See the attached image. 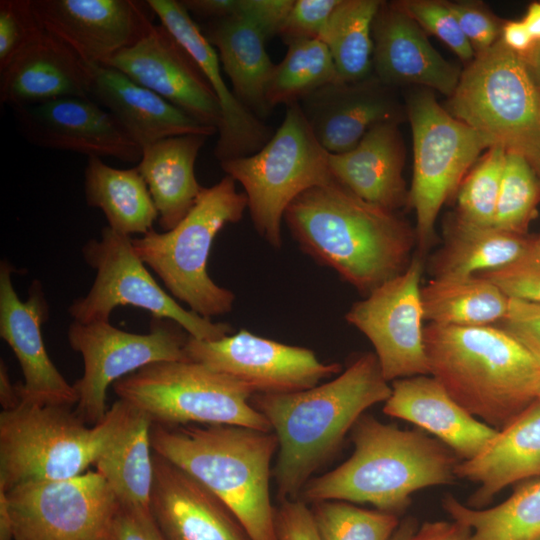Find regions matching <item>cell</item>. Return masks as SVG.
<instances>
[{"mask_svg": "<svg viewBox=\"0 0 540 540\" xmlns=\"http://www.w3.org/2000/svg\"><path fill=\"white\" fill-rule=\"evenodd\" d=\"M372 36V68L382 83L421 85L452 96L462 71L431 45L423 29L396 2H382Z\"/></svg>", "mask_w": 540, "mask_h": 540, "instance_id": "obj_24", "label": "cell"}, {"mask_svg": "<svg viewBox=\"0 0 540 540\" xmlns=\"http://www.w3.org/2000/svg\"><path fill=\"white\" fill-rule=\"evenodd\" d=\"M115 540H166L151 510L119 506L114 523Z\"/></svg>", "mask_w": 540, "mask_h": 540, "instance_id": "obj_50", "label": "cell"}, {"mask_svg": "<svg viewBox=\"0 0 540 540\" xmlns=\"http://www.w3.org/2000/svg\"><path fill=\"white\" fill-rule=\"evenodd\" d=\"M12 540H115L120 503L97 471L0 491Z\"/></svg>", "mask_w": 540, "mask_h": 540, "instance_id": "obj_13", "label": "cell"}, {"mask_svg": "<svg viewBox=\"0 0 540 540\" xmlns=\"http://www.w3.org/2000/svg\"><path fill=\"white\" fill-rule=\"evenodd\" d=\"M295 0H241L239 14L271 38L279 34Z\"/></svg>", "mask_w": 540, "mask_h": 540, "instance_id": "obj_49", "label": "cell"}, {"mask_svg": "<svg viewBox=\"0 0 540 540\" xmlns=\"http://www.w3.org/2000/svg\"><path fill=\"white\" fill-rule=\"evenodd\" d=\"M156 18L194 58L221 109V123L214 155L221 162L249 156L260 150L272 137L271 128L252 113L229 89L221 74L215 48L196 24L181 1L147 0Z\"/></svg>", "mask_w": 540, "mask_h": 540, "instance_id": "obj_21", "label": "cell"}, {"mask_svg": "<svg viewBox=\"0 0 540 540\" xmlns=\"http://www.w3.org/2000/svg\"><path fill=\"white\" fill-rule=\"evenodd\" d=\"M20 134L31 144L89 157L138 163L142 148L90 97H63L13 110Z\"/></svg>", "mask_w": 540, "mask_h": 540, "instance_id": "obj_19", "label": "cell"}, {"mask_svg": "<svg viewBox=\"0 0 540 540\" xmlns=\"http://www.w3.org/2000/svg\"><path fill=\"white\" fill-rule=\"evenodd\" d=\"M203 33L217 51L236 97L257 117H266L271 110L266 90L275 64L266 51L267 38L262 31L247 18L235 15L210 20Z\"/></svg>", "mask_w": 540, "mask_h": 540, "instance_id": "obj_31", "label": "cell"}, {"mask_svg": "<svg viewBox=\"0 0 540 540\" xmlns=\"http://www.w3.org/2000/svg\"><path fill=\"white\" fill-rule=\"evenodd\" d=\"M105 65L218 130L222 115L212 87L194 58L162 24H153L136 43Z\"/></svg>", "mask_w": 540, "mask_h": 540, "instance_id": "obj_18", "label": "cell"}, {"mask_svg": "<svg viewBox=\"0 0 540 540\" xmlns=\"http://www.w3.org/2000/svg\"><path fill=\"white\" fill-rule=\"evenodd\" d=\"M422 272L421 257L413 256L402 273L355 302L345 315L373 345L388 382L429 375L423 336Z\"/></svg>", "mask_w": 540, "mask_h": 540, "instance_id": "obj_15", "label": "cell"}, {"mask_svg": "<svg viewBox=\"0 0 540 540\" xmlns=\"http://www.w3.org/2000/svg\"><path fill=\"white\" fill-rule=\"evenodd\" d=\"M284 219L305 252L366 296L407 268L416 241L415 230L394 211L335 179L299 195Z\"/></svg>", "mask_w": 540, "mask_h": 540, "instance_id": "obj_2", "label": "cell"}, {"mask_svg": "<svg viewBox=\"0 0 540 540\" xmlns=\"http://www.w3.org/2000/svg\"><path fill=\"white\" fill-rule=\"evenodd\" d=\"M535 244H536V247L538 248V250L540 251V236L535 237Z\"/></svg>", "mask_w": 540, "mask_h": 540, "instance_id": "obj_58", "label": "cell"}, {"mask_svg": "<svg viewBox=\"0 0 540 540\" xmlns=\"http://www.w3.org/2000/svg\"><path fill=\"white\" fill-rule=\"evenodd\" d=\"M540 202V180L520 154L506 152L494 224L501 230L526 235Z\"/></svg>", "mask_w": 540, "mask_h": 540, "instance_id": "obj_39", "label": "cell"}, {"mask_svg": "<svg viewBox=\"0 0 540 540\" xmlns=\"http://www.w3.org/2000/svg\"><path fill=\"white\" fill-rule=\"evenodd\" d=\"M424 320L444 326H485L506 315L509 298L480 275L433 278L421 288Z\"/></svg>", "mask_w": 540, "mask_h": 540, "instance_id": "obj_35", "label": "cell"}, {"mask_svg": "<svg viewBox=\"0 0 540 540\" xmlns=\"http://www.w3.org/2000/svg\"><path fill=\"white\" fill-rule=\"evenodd\" d=\"M534 238L479 226L455 215L445 228V242L432 261L434 278L468 277L504 267L523 256Z\"/></svg>", "mask_w": 540, "mask_h": 540, "instance_id": "obj_32", "label": "cell"}, {"mask_svg": "<svg viewBox=\"0 0 540 540\" xmlns=\"http://www.w3.org/2000/svg\"><path fill=\"white\" fill-rule=\"evenodd\" d=\"M72 406L21 401L0 413V491L33 481L69 479L95 461L126 422L132 406L118 399L87 425Z\"/></svg>", "mask_w": 540, "mask_h": 540, "instance_id": "obj_6", "label": "cell"}, {"mask_svg": "<svg viewBox=\"0 0 540 540\" xmlns=\"http://www.w3.org/2000/svg\"><path fill=\"white\" fill-rule=\"evenodd\" d=\"M471 530L465 524L453 520L425 522L417 528L410 540H470Z\"/></svg>", "mask_w": 540, "mask_h": 540, "instance_id": "obj_51", "label": "cell"}, {"mask_svg": "<svg viewBox=\"0 0 540 540\" xmlns=\"http://www.w3.org/2000/svg\"><path fill=\"white\" fill-rule=\"evenodd\" d=\"M500 40L508 49L520 56L526 55L535 45L522 20L504 21Z\"/></svg>", "mask_w": 540, "mask_h": 540, "instance_id": "obj_53", "label": "cell"}, {"mask_svg": "<svg viewBox=\"0 0 540 540\" xmlns=\"http://www.w3.org/2000/svg\"><path fill=\"white\" fill-rule=\"evenodd\" d=\"M425 31L447 45L461 60L471 62L475 51L465 37L449 2L405 0L396 2Z\"/></svg>", "mask_w": 540, "mask_h": 540, "instance_id": "obj_42", "label": "cell"}, {"mask_svg": "<svg viewBox=\"0 0 540 540\" xmlns=\"http://www.w3.org/2000/svg\"><path fill=\"white\" fill-rule=\"evenodd\" d=\"M277 540H323L311 509L301 499L282 500L275 508Z\"/></svg>", "mask_w": 540, "mask_h": 540, "instance_id": "obj_48", "label": "cell"}, {"mask_svg": "<svg viewBox=\"0 0 540 540\" xmlns=\"http://www.w3.org/2000/svg\"><path fill=\"white\" fill-rule=\"evenodd\" d=\"M382 1L340 0L320 40L327 46L337 82H357L370 76L373 24Z\"/></svg>", "mask_w": 540, "mask_h": 540, "instance_id": "obj_37", "label": "cell"}, {"mask_svg": "<svg viewBox=\"0 0 540 540\" xmlns=\"http://www.w3.org/2000/svg\"><path fill=\"white\" fill-rule=\"evenodd\" d=\"M537 400L540 401V389H539V392H538Z\"/></svg>", "mask_w": 540, "mask_h": 540, "instance_id": "obj_59", "label": "cell"}, {"mask_svg": "<svg viewBox=\"0 0 540 540\" xmlns=\"http://www.w3.org/2000/svg\"><path fill=\"white\" fill-rule=\"evenodd\" d=\"M537 86L540 88V42L524 56H521Z\"/></svg>", "mask_w": 540, "mask_h": 540, "instance_id": "obj_56", "label": "cell"}, {"mask_svg": "<svg viewBox=\"0 0 540 540\" xmlns=\"http://www.w3.org/2000/svg\"><path fill=\"white\" fill-rule=\"evenodd\" d=\"M31 0L0 1V72L43 31Z\"/></svg>", "mask_w": 540, "mask_h": 540, "instance_id": "obj_43", "label": "cell"}, {"mask_svg": "<svg viewBox=\"0 0 540 540\" xmlns=\"http://www.w3.org/2000/svg\"><path fill=\"white\" fill-rule=\"evenodd\" d=\"M90 98L105 108L142 149L174 136H211L217 129L196 121L157 93L106 65H90Z\"/></svg>", "mask_w": 540, "mask_h": 540, "instance_id": "obj_26", "label": "cell"}, {"mask_svg": "<svg viewBox=\"0 0 540 540\" xmlns=\"http://www.w3.org/2000/svg\"><path fill=\"white\" fill-rule=\"evenodd\" d=\"M391 392L375 353L368 352L324 384L286 394H253L250 403L278 439L272 475L279 499H298L365 410L385 402Z\"/></svg>", "mask_w": 540, "mask_h": 540, "instance_id": "obj_1", "label": "cell"}, {"mask_svg": "<svg viewBox=\"0 0 540 540\" xmlns=\"http://www.w3.org/2000/svg\"><path fill=\"white\" fill-rule=\"evenodd\" d=\"M150 510L166 540H251L213 492L154 452Z\"/></svg>", "mask_w": 540, "mask_h": 540, "instance_id": "obj_22", "label": "cell"}, {"mask_svg": "<svg viewBox=\"0 0 540 540\" xmlns=\"http://www.w3.org/2000/svg\"><path fill=\"white\" fill-rule=\"evenodd\" d=\"M540 476V401L536 400L498 431L474 458L460 461L455 477L478 485L468 500L482 509L507 486Z\"/></svg>", "mask_w": 540, "mask_h": 540, "instance_id": "obj_28", "label": "cell"}, {"mask_svg": "<svg viewBox=\"0 0 540 540\" xmlns=\"http://www.w3.org/2000/svg\"><path fill=\"white\" fill-rule=\"evenodd\" d=\"M376 76L328 84L299 104L320 144L331 154L353 149L378 124L399 122L402 108Z\"/></svg>", "mask_w": 540, "mask_h": 540, "instance_id": "obj_23", "label": "cell"}, {"mask_svg": "<svg viewBox=\"0 0 540 540\" xmlns=\"http://www.w3.org/2000/svg\"><path fill=\"white\" fill-rule=\"evenodd\" d=\"M329 154L300 104L294 103L287 106L282 124L260 150L220 165L243 187L257 232L279 248L281 222L288 206L305 191L334 180Z\"/></svg>", "mask_w": 540, "mask_h": 540, "instance_id": "obj_10", "label": "cell"}, {"mask_svg": "<svg viewBox=\"0 0 540 540\" xmlns=\"http://www.w3.org/2000/svg\"><path fill=\"white\" fill-rule=\"evenodd\" d=\"M12 266L0 264V336L14 352L24 382L17 384L20 400L41 405L73 406L78 395L50 359L41 326L48 317V305L38 281L22 301L13 286Z\"/></svg>", "mask_w": 540, "mask_h": 540, "instance_id": "obj_20", "label": "cell"}, {"mask_svg": "<svg viewBox=\"0 0 540 540\" xmlns=\"http://www.w3.org/2000/svg\"><path fill=\"white\" fill-rule=\"evenodd\" d=\"M184 350L189 360L239 380L254 394L303 391L342 370L339 363L321 362L308 348L260 337L245 329L214 341L188 336Z\"/></svg>", "mask_w": 540, "mask_h": 540, "instance_id": "obj_16", "label": "cell"}, {"mask_svg": "<svg viewBox=\"0 0 540 540\" xmlns=\"http://www.w3.org/2000/svg\"><path fill=\"white\" fill-rule=\"evenodd\" d=\"M449 5L475 54L489 49L500 39L504 21L482 3L461 1Z\"/></svg>", "mask_w": 540, "mask_h": 540, "instance_id": "obj_46", "label": "cell"}, {"mask_svg": "<svg viewBox=\"0 0 540 540\" xmlns=\"http://www.w3.org/2000/svg\"><path fill=\"white\" fill-rule=\"evenodd\" d=\"M207 136L169 137L142 149L137 169L143 177L164 231L173 229L192 209L203 187L195 162Z\"/></svg>", "mask_w": 540, "mask_h": 540, "instance_id": "obj_30", "label": "cell"}, {"mask_svg": "<svg viewBox=\"0 0 540 540\" xmlns=\"http://www.w3.org/2000/svg\"><path fill=\"white\" fill-rule=\"evenodd\" d=\"M429 375L462 408L500 431L537 400L540 363L499 326L424 327Z\"/></svg>", "mask_w": 540, "mask_h": 540, "instance_id": "obj_3", "label": "cell"}, {"mask_svg": "<svg viewBox=\"0 0 540 540\" xmlns=\"http://www.w3.org/2000/svg\"><path fill=\"white\" fill-rule=\"evenodd\" d=\"M84 194L100 209L113 231L130 236L153 230L158 211L137 167L119 169L102 158L89 157L84 170Z\"/></svg>", "mask_w": 540, "mask_h": 540, "instance_id": "obj_33", "label": "cell"}, {"mask_svg": "<svg viewBox=\"0 0 540 540\" xmlns=\"http://www.w3.org/2000/svg\"><path fill=\"white\" fill-rule=\"evenodd\" d=\"M91 68L43 31L0 72V102L13 110L63 97H90Z\"/></svg>", "mask_w": 540, "mask_h": 540, "instance_id": "obj_27", "label": "cell"}, {"mask_svg": "<svg viewBox=\"0 0 540 540\" xmlns=\"http://www.w3.org/2000/svg\"><path fill=\"white\" fill-rule=\"evenodd\" d=\"M334 82L337 72L327 46L320 39L296 42L275 65L266 100L271 109L280 104L289 106Z\"/></svg>", "mask_w": 540, "mask_h": 540, "instance_id": "obj_38", "label": "cell"}, {"mask_svg": "<svg viewBox=\"0 0 540 540\" xmlns=\"http://www.w3.org/2000/svg\"><path fill=\"white\" fill-rule=\"evenodd\" d=\"M186 10L208 20L222 19L239 14L241 0H183Z\"/></svg>", "mask_w": 540, "mask_h": 540, "instance_id": "obj_52", "label": "cell"}, {"mask_svg": "<svg viewBox=\"0 0 540 540\" xmlns=\"http://www.w3.org/2000/svg\"><path fill=\"white\" fill-rule=\"evenodd\" d=\"M340 0H295L279 36L288 46L305 40L320 39Z\"/></svg>", "mask_w": 540, "mask_h": 540, "instance_id": "obj_45", "label": "cell"}, {"mask_svg": "<svg viewBox=\"0 0 540 540\" xmlns=\"http://www.w3.org/2000/svg\"><path fill=\"white\" fill-rule=\"evenodd\" d=\"M311 511L323 540H391L401 522L396 514L338 500L313 503Z\"/></svg>", "mask_w": 540, "mask_h": 540, "instance_id": "obj_40", "label": "cell"}, {"mask_svg": "<svg viewBox=\"0 0 540 540\" xmlns=\"http://www.w3.org/2000/svg\"><path fill=\"white\" fill-rule=\"evenodd\" d=\"M449 112L492 146L522 155L540 180V89L523 58L500 39L462 71Z\"/></svg>", "mask_w": 540, "mask_h": 540, "instance_id": "obj_8", "label": "cell"}, {"mask_svg": "<svg viewBox=\"0 0 540 540\" xmlns=\"http://www.w3.org/2000/svg\"><path fill=\"white\" fill-rule=\"evenodd\" d=\"M151 426L152 420L132 406L126 422L94 463L119 503L141 510H150L153 483Z\"/></svg>", "mask_w": 540, "mask_h": 540, "instance_id": "obj_34", "label": "cell"}, {"mask_svg": "<svg viewBox=\"0 0 540 540\" xmlns=\"http://www.w3.org/2000/svg\"><path fill=\"white\" fill-rule=\"evenodd\" d=\"M442 505L453 520L470 528V540L540 538V480L521 486L502 503L486 509L471 508L450 494Z\"/></svg>", "mask_w": 540, "mask_h": 540, "instance_id": "obj_36", "label": "cell"}, {"mask_svg": "<svg viewBox=\"0 0 540 540\" xmlns=\"http://www.w3.org/2000/svg\"><path fill=\"white\" fill-rule=\"evenodd\" d=\"M119 399L164 425H236L272 432L250 403L254 394L239 380L186 361L149 364L113 385Z\"/></svg>", "mask_w": 540, "mask_h": 540, "instance_id": "obj_9", "label": "cell"}, {"mask_svg": "<svg viewBox=\"0 0 540 540\" xmlns=\"http://www.w3.org/2000/svg\"><path fill=\"white\" fill-rule=\"evenodd\" d=\"M505 149L496 144L467 173L457 191V216L479 226H493L505 166Z\"/></svg>", "mask_w": 540, "mask_h": 540, "instance_id": "obj_41", "label": "cell"}, {"mask_svg": "<svg viewBox=\"0 0 540 540\" xmlns=\"http://www.w3.org/2000/svg\"><path fill=\"white\" fill-rule=\"evenodd\" d=\"M21 402L17 384H12L7 367L0 361V403L3 410L15 408Z\"/></svg>", "mask_w": 540, "mask_h": 540, "instance_id": "obj_54", "label": "cell"}, {"mask_svg": "<svg viewBox=\"0 0 540 540\" xmlns=\"http://www.w3.org/2000/svg\"><path fill=\"white\" fill-rule=\"evenodd\" d=\"M538 540H540V538Z\"/></svg>", "mask_w": 540, "mask_h": 540, "instance_id": "obj_60", "label": "cell"}, {"mask_svg": "<svg viewBox=\"0 0 540 540\" xmlns=\"http://www.w3.org/2000/svg\"><path fill=\"white\" fill-rule=\"evenodd\" d=\"M417 528L416 519L407 517L400 522L391 540H410Z\"/></svg>", "mask_w": 540, "mask_h": 540, "instance_id": "obj_57", "label": "cell"}, {"mask_svg": "<svg viewBox=\"0 0 540 540\" xmlns=\"http://www.w3.org/2000/svg\"><path fill=\"white\" fill-rule=\"evenodd\" d=\"M399 122L370 129L351 150L329 154L333 178L361 199L395 211L407 204L403 178L405 149Z\"/></svg>", "mask_w": 540, "mask_h": 540, "instance_id": "obj_29", "label": "cell"}, {"mask_svg": "<svg viewBox=\"0 0 540 540\" xmlns=\"http://www.w3.org/2000/svg\"><path fill=\"white\" fill-rule=\"evenodd\" d=\"M391 388L383 412L433 434L460 461L477 456L498 433L462 408L432 376L398 379Z\"/></svg>", "mask_w": 540, "mask_h": 540, "instance_id": "obj_25", "label": "cell"}, {"mask_svg": "<svg viewBox=\"0 0 540 540\" xmlns=\"http://www.w3.org/2000/svg\"><path fill=\"white\" fill-rule=\"evenodd\" d=\"M354 451L330 472L310 479L300 496L316 503H369L399 515L418 490L450 484L460 459L439 440L362 415L351 429Z\"/></svg>", "mask_w": 540, "mask_h": 540, "instance_id": "obj_4", "label": "cell"}, {"mask_svg": "<svg viewBox=\"0 0 540 540\" xmlns=\"http://www.w3.org/2000/svg\"><path fill=\"white\" fill-rule=\"evenodd\" d=\"M477 275L490 280L508 298L540 303V251L535 238L532 247L517 260Z\"/></svg>", "mask_w": 540, "mask_h": 540, "instance_id": "obj_44", "label": "cell"}, {"mask_svg": "<svg viewBox=\"0 0 540 540\" xmlns=\"http://www.w3.org/2000/svg\"><path fill=\"white\" fill-rule=\"evenodd\" d=\"M540 89V88H539Z\"/></svg>", "mask_w": 540, "mask_h": 540, "instance_id": "obj_61", "label": "cell"}, {"mask_svg": "<svg viewBox=\"0 0 540 540\" xmlns=\"http://www.w3.org/2000/svg\"><path fill=\"white\" fill-rule=\"evenodd\" d=\"M535 43L540 42V2L535 1L528 5L522 19Z\"/></svg>", "mask_w": 540, "mask_h": 540, "instance_id": "obj_55", "label": "cell"}, {"mask_svg": "<svg viewBox=\"0 0 540 540\" xmlns=\"http://www.w3.org/2000/svg\"><path fill=\"white\" fill-rule=\"evenodd\" d=\"M248 208L244 192L229 175L203 187L194 206L171 230L154 229L132 238L136 254L162 280L168 291L191 311L212 320L231 311L235 295L207 272L213 241L225 225L236 223Z\"/></svg>", "mask_w": 540, "mask_h": 540, "instance_id": "obj_7", "label": "cell"}, {"mask_svg": "<svg viewBox=\"0 0 540 540\" xmlns=\"http://www.w3.org/2000/svg\"><path fill=\"white\" fill-rule=\"evenodd\" d=\"M498 324L540 363V303L509 298L507 313Z\"/></svg>", "mask_w": 540, "mask_h": 540, "instance_id": "obj_47", "label": "cell"}, {"mask_svg": "<svg viewBox=\"0 0 540 540\" xmlns=\"http://www.w3.org/2000/svg\"><path fill=\"white\" fill-rule=\"evenodd\" d=\"M188 336L178 324L166 319L152 318L145 334L121 330L109 321L73 320L67 338L84 364L82 377L73 384L78 395L77 415L94 426L108 411L110 385L152 363L189 360L184 350Z\"/></svg>", "mask_w": 540, "mask_h": 540, "instance_id": "obj_14", "label": "cell"}, {"mask_svg": "<svg viewBox=\"0 0 540 540\" xmlns=\"http://www.w3.org/2000/svg\"><path fill=\"white\" fill-rule=\"evenodd\" d=\"M82 254L96 277L88 293L69 306L74 321L108 322L116 307L131 305L149 311L153 318L175 322L198 340L214 341L232 333L228 323L213 322L187 310L166 293L136 254L132 237L106 226L100 239L84 244Z\"/></svg>", "mask_w": 540, "mask_h": 540, "instance_id": "obj_12", "label": "cell"}, {"mask_svg": "<svg viewBox=\"0 0 540 540\" xmlns=\"http://www.w3.org/2000/svg\"><path fill=\"white\" fill-rule=\"evenodd\" d=\"M43 28L87 65H105L136 43L156 18L147 1L31 0Z\"/></svg>", "mask_w": 540, "mask_h": 540, "instance_id": "obj_17", "label": "cell"}, {"mask_svg": "<svg viewBox=\"0 0 540 540\" xmlns=\"http://www.w3.org/2000/svg\"><path fill=\"white\" fill-rule=\"evenodd\" d=\"M406 112L414 159L407 204L415 211L416 241L423 252L435 239L442 206L457 193L470 168L492 143L440 106L430 90L412 94Z\"/></svg>", "mask_w": 540, "mask_h": 540, "instance_id": "obj_11", "label": "cell"}, {"mask_svg": "<svg viewBox=\"0 0 540 540\" xmlns=\"http://www.w3.org/2000/svg\"><path fill=\"white\" fill-rule=\"evenodd\" d=\"M154 453L213 492L251 540H277L270 496L275 433L236 425H164L150 430Z\"/></svg>", "mask_w": 540, "mask_h": 540, "instance_id": "obj_5", "label": "cell"}]
</instances>
